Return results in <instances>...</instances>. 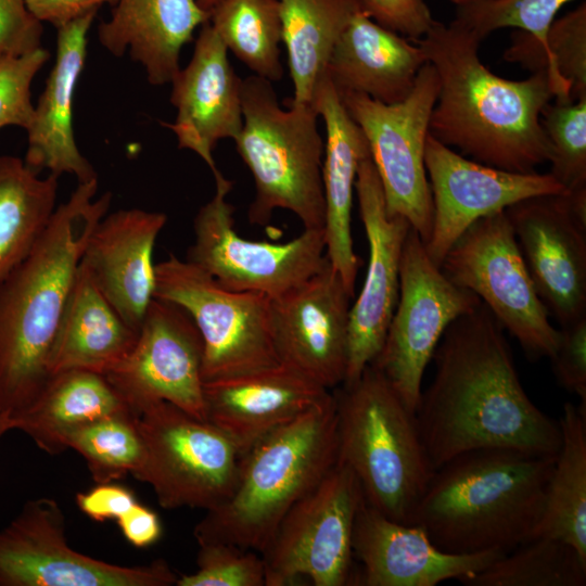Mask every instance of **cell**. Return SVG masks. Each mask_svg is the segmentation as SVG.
<instances>
[{"label":"cell","mask_w":586,"mask_h":586,"mask_svg":"<svg viewBox=\"0 0 586 586\" xmlns=\"http://www.w3.org/2000/svg\"><path fill=\"white\" fill-rule=\"evenodd\" d=\"M369 257L362 288L351 306L347 365L342 384L354 382L379 354L399 294V265L411 229L402 216L388 215L371 156L358 167L355 183Z\"/></svg>","instance_id":"obj_20"},{"label":"cell","mask_w":586,"mask_h":586,"mask_svg":"<svg viewBox=\"0 0 586 586\" xmlns=\"http://www.w3.org/2000/svg\"><path fill=\"white\" fill-rule=\"evenodd\" d=\"M282 42L288 52L293 97L285 103L311 104L332 50L361 0H278Z\"/></svg>","instance_id":"obj_31"},{"label":"cell","mask_w":586,"mask_h":586,"mask_svg":"<svg viewBox=\"0 0 586 586\" xmlns=\"http://www.w3.org/2000/svg\"><path fill=\"white\" fill-rule=\"evenodd\" d=\"M98 178L59 205L30 253L0 279V410L16 415L51 379L49 356L86 243L107 214Z\"/></svg>","instance_id":"obj_3"},{"label":"cell","mask_w":586,"mask_h":586,"mask_svg":"<svg viewBox=\"0 0 586 586\" xmlns=\"http://www.w3.org/2000/svg\"><path fill=\"white\" fill-rule=\"evenodd\" d=\"M198 545V569L178 576L177 586H265L259 552L219 542Z\"/></svg>","instance_id":"obj_39"},{"label":"cell","mask_w":586,"mask_h":586,"mask_svg":"<svg viewBox=\"0 0 586 586\" xmlns=\"http://www.w3.org/2000/svg\"><path fill=\"white\" fill-rule=\"evenodd\" d=\"M558 421L561 445L534 536L563 540L586 559V409L566 403Z\"/></svg>","instance_id":"obj_32"},{"label":"cell","mask_w":586,"mask_h":586,"mask_svg":"<svg viewBox=\"0 0 586 586\" xmlns=\"http://www.w3.org/2000/svg\"><path fill=\"white\" fill-rule=\"evenodd\" d=\"M124 537L137 548L154 545L163 534L158 515L139 501L116 519Z\"/></svg>","instance_id":"obj_47"},{"label":"cell","mask_w":586,"mask_h":586,"mask_svg":"<svg viewBox=\"0 0 586 586\" xmlns=\"http://www.w3.org/2000/svg\"><path fill=\"white\" fill-rule=\"evenodd\" d=\"M48 59L49 52L40 48L20 58L0 60V128L27 129L34 113L31 82Z\"/></svg>","instance_id":"obj_41"},{"label":"cell","mask_w":586,"mask_h":586,"mask_svg":"<svg viewBox=\"0 0 586 586\" xmlns=\"http://www.w3.org/2000/svg\"><path fill=\"white\" fill-rule=\"evenodd\" d=\"M117 0H26L29 11L40 21L55 28L88 13L98 12L105 3L114 5Z\"/></svg>","instance_id":"obj_46"},{"label":"cell","mask_w":586,"mask_h":586,"mask_svg":"<svg viewBox=\"0 0 586 586\" xmlns=\"http://www.w3.org/2000/svg\"><path fill=\"white\" fill-rule=\"evenodd\" d=\"M217 1L218 0H196L198 4L207 12H209V10Z\"/></svg>","instance_id":"obj_49"},{"label":"cell","mask_w":586,"mask_h":586,"mask_svg":"<svg viewBox=\"0 0 586 586\" xmlns=\"http://www.w3.org/2000/svg\"><path fill=\"white\" fill-rule=\"evenodd\" d=\"M502 331L482 303L451 322L434 351L435 374L416 410L434 470L479 448L537 456L560 449L559 421L526 394Z\"/></svg>","instance_id":"obj_1"},{"label":"cell","mask_w":586,"mask_h":586,"mask_svg":"<svg viewBox=\"0 0 586 586\" xmlns=\"http://www.w3.org/2000/svg\"><path fill=\"white\" fill-rule=\"evenodd\" d=\"M138 334L79 263L51 347L49 371L105 374L128 356Z\"/></svg>","instance_id":"obj_29"},{"label":"cell","mask_w":586,"mask_h":586,"mask_svg":"<svg viewBox=\"0 0 586 586\" xmlns=\"http://www.w3.org/2000/svg\"><path fill=\"white\" fill-rule=\"evenodd\" d=\"M0 413H1V410H0Z\"/></svg>","instance_id":"obj_51"},{"label":"cell","mask_w":586,"mask_h":586,"mask_svg":"<svg viewBox=\"0 0 586 586\" xmlns=\"http://www.w3.org/2000/svg\"><path fill=\"white\" fill-rule=\"evenodd\" d=\"M12 430V422L10 415L8 412L0 413V438L8 432Z\"/></svg>","instance_id":"obj_48"},{"label":"cell","mask_w":586,"mask_h":586,"mask_svg":"<svg viewBox=\"0 0 586 586\" xmlns=\"http://www.w3.org/2000/svg\"><path fill=\"white\" fill-rule=\"evenodd\" d=\"M136 417L144 458L133 476L153 488L161 507L208 511L230 497L242 455L220 429L167 402Z\"/></svg>","instance_id":"obj_9"},{"label":"cell","mask_w":586,"mask_h":586,"mask_svg":"<svg viewBox=\"0 0 586 586\" xmlns=\"http://www.w3.org/2000/svg\"><path fill=\"white\" fill-rule=\"evenodd\" d=\"M209 24L227 50L256 76L280 80L282 24L278 0H218Z\"/></svg>","instance_id":"obj_34"},{"label":"cell","mask_w":586,"mask_h":586,"mask_svg":"<svg viewBox=\"0 0 586 586\" xmlns=\"http://www.w3.org/2000/svg\"><path fill=\"white\" fill-rule=\"evenodd\" d=\"M438 90L437 73L428 62L411 92L397 103L386 104L362 93L337 91L366 136L387 214L406 218L423 244L430 239L433 219L424 151Z\"/></svg>","instance_id":"obj_12"},{"label":"cell","mask_w":586,"mask_h":586,"mask_svg":"<svg viewBox=\"0 0 586 586\" xmlns=\"http://www.w3.org/2000/svg\"><path fill=\"white\" fill-rule=\"evenodd\" d=\"M95 15L91 12L56 28L55 62L26 129L25 164L37 174L49 170L56 177L73 175L78 183L97 179L92 165L77 146L73 128L75 88L85 66L87 35Z\"/></svg>","instance_id":"obj_25"},{"label":"cell","mask_w":586,"mask_h":586,"mask_svg":"<svg viewBox=\"0 0 586 586\" xmlns=\"http://www.w3.org/2000/svg\"><path fill=\"white\" fill-rule=\"evenodd\" d=\"M361 3L373 21L410 40L422 38L436 23L426 0H361Z\"/></svg>","instance_id":"obj_44"},{"label":"cell","mask_w":586,"mask_h":586,"mask_svg":"<svg viewBox=\"0 0 586 586\" xmlns=\"http://www.w3.org/2000/svg\"><path fill=\"white\" fill-rule=\"evenodd\" d=\"M313 103L327 133L322 160L326 256L354 296L361 259L354 251L351 215L358 167L370 155L369 144L327 72L316 86Z\"/></svg>","instance_id":"obj_26"},{"label":"cell","mask_w":586,"mask_h":586,"mask_svg":"<svg viewBox=\"0 0 586 586\" xmlns=\"http://www.w3.org/2000/svg\"><path fill=\"white\" fill-rule=\"evenodd\" d=\"M558 347L550 358L558 383L579 398L586 409V316L561 326Z\"/></svg>","instance_id":"obj_42"},{"label":"cell","mask_w":586,"mask_h":586,"mask_svg":"<svg viewBox=\"0 0 586 586\" xmlns=\"http://www.w3.org/2000/svg\"><path fill=\"white\" fill-rule=\"evenodd\" d=\"M337 460V412L331 394L242 456L237 485L195 525L196 543L262 552L289 510Z\"/></svg>","instance_id":"obj_5"},{"label":"cell","mask_w":586,"mask_h":586,"mask_svg":"<svg viewBox=\"0 0 586 586\" xmlns=\"http://www.w3.org/2000/svg\"><path fill=\"white\" fill-rule=\"evenodd\" d=\"M123 412L131 411L104 374L67 370L53 374L37 399L10 418L12 430L25 433L44 453L58 455L67 449L66 438L75 429Z\"/></svg>","instance_id":"obj_30"},{"label":"cell","mask_w":586,"mask_h":586,"mask_svg":"<svg viewBox=\"0 0 586 586\" xmlns=\"http://www.w3.org/2000/svg\"><path fill=\"white\" fill-rule=\"evenodd\" d=\"M538 296L560 326L586 316V188L505 209Z\"/></svg>","instance_id":"obj_16"},{"label":"cell","mask_w":586,"mask_h":586,"mask_svg":"<svg viewBox=\"0 0 586 586\" xmlns=\"http://www.w3.org/2000/svg\"><path fill=\"white\" fill-rule=\"evenodd\" d=\"M137 502L131 489L114 482L97 484L90 491L76 495L80 511L95 522L116 520Z\"/></svg>","instance_id":"obj_45"},{"label":"cell","mask_w":586,"mask_h":586,"mask_svg":"<svg viewBox=\"0 0 586 586\" xmlns=\"http://www.w3.org/2000/svg\"><path fill=\"white\" fill-rule=\"evenodd\" d=\"M428 63L422 48L358 11L337 39L327 74L339 92L362 93L382 103L403 101Z\"/></svg>","instance_id":"obj_27"},{"label":"cell","mask_w":586,"mask_h":586,"mask_svg":"<svg viewBox=\"0 0 586 586\" xmlns=\"http://www.w3.org/2000/svg\"><path fill=\"white\" fill-rule=\"evenodd\" d=\"M424 165L433 203L425 251L436 266L476 220L522 200L566 190L550 173H515L492 167L455 152L429 133Z\"/></svg>","instance_id":"obj_18"},{"label":"cell","mask_w":586,"mask_h":586,"mask_svg":"<svg viewBox=\"0 0 586 586\" xmlns=\"http://www.w3.org/2000/svg\"><path fill=\"white\" fill-rule=\"evenodd\" d=\"M330 394V390L278 364L204 382L205 419L220 429L243 456Z\"/></svg>","instance_id":"obj_23"},{"label":"cell","mask_w":586,"mask_h":586,"mask_svg":"<svg viewBox=\"0 0 586 586\" xmlns=\"http://www.w3.org/2000/svg\"><path fill=\"white\" fill-rule=\"evenodd\" d=\"M352 546L354 559L361 564L357 585L364 586H436L448 579L462 582L505 555L446 552L419 525L391 520L366 500L356 515Z\"/></svg>","instance_id":"obj_22"},{"label":"cell","mask_w":586,"mask_h":586,"mask_svg":"<svg viewBox=\"0 0 586 586\" xmlns=\"http://www.w3.org/2000/svg\"><path fill=\"white\" fill-rule=\"evenodd\" d=\"M461 583L468 586H585L586 559L563 540L534 536Z\"/></svg>","instance_id":"obj_35"},{"label":"cell","mask_w":586,"mask_h":586,"mask_svg":"<svg viewBox=\"0 0 586 586\" xmlns=\"http://www.w3.org/2000/svg\"><path fill=\"white\" fill-rule=\"evenodd\" d=\"M570 1L486 0L458 7L454 22L473 33L481 41L500 28L511 27L525 31L540 42L552 63L547 48V34L559 10Z\"/></svg>","instance_id":"obj_38"},{"label":"cell","mask_w":586,"mask_h":586,"mask_svg":"<svg viewBox=\"0 0 586 586\" xmlns=\"http://www.w3.org/2000/svg\"><path fill=\"white\" fill-rule=\"evenodd\" d=\"M329 259L301 284L270 298V328L280 364L331 390L345 380L351 300Z\"/></svg>","instance_id":"obj_19"},{"label":"cell","mask_w":586,"mask_h":586,"mask_svg":"<svg viewBox=\"0 0 586 586\" xmlns=\"http://www.w3.org/2000/svg\"><path fill=\"white\" fill-rule=\"evenodd\" d=\"M556 456L479 448L435 469L409 524L440 549L507 553L534 536Z\"/></svg>","instance_id":"obj_4"},{"label":"cell","mask_w":586,"mask_h":586,"mask_svg":"<svg viewBox=\"0 0 586 586\" xmlns=\"http://www.w3.org/2000/svg\"><path fill=\"white\" fill-rule=\"evenodd\" d=\"M66 447L84 457L97 484L133 475L144 458L143 440L131 412L100 418L75 429L66 438Z\"/></svg>","instance_id":"obj_36"},{"label":"cell","mask_w":586,"mask_h":586,"mask_svg":"<svg viewBox=\"0 0 586 586\" xmlns=\"http://www.w3.org/2000/svg\"><path fill=\"white\" fill-rule=\"evenodd\" d=\"M104 375L135 416L167 402L206 420L202 339L174 303L152 300L133 348Z\"/></svg>","instance_id":"obj_17"},{"label":"cell","mask_w":586,"mask_h":586,"mask_svg":"<svg viewBox=\"0 0 586 586\" xmlns=\"http://www.w3.org/2000/svg\"><path fill=\"white\" fill-rule=\"evenodd\" d=\"M364 501L358 479L336 460L289 510L260 552L265 586L293 585L302 577L315 586L357 585L352 540Z\"/></svg>","instance_id":"obj_10"},{"label":"cell","mask_w":586,"mask_h":586,"mask_svg":"<svg viewBox=\"0 0 586 586\" xmlns=\"http://www.w3.org/2000/svg\"><path fill=\"white\" fill-rule=\"evenodd\" d=\"M449 1L455 3L457 7H460V5L471 4V3L486 1V0H449Z\"/></svg>","instance_id":"obj_50"},{"label":"cell","mask_w":586,"mask_h":586,"mask_svg":"<svg viewBox=\"0 0 586 586\" xmlns=\"http://www.w3.org/2000/svg\"><path fill=\"white\" fill-rule=\"evenodd\" d=\"M416 41L435 68L440 90L430 135L479 163L532 173L550 158L540 124L553 98L545 72L522 80L492 73L481 61V40L454 21L433 27Z\"/></svg>","instance_id":"obj_2"},{"label":"cell","mask_w":586,"mask_h":586,"mask_svg":"<svg viewBox=\"0 0 586 586\" xmlns=\"http://www.w3.org/2000/svg\"><path fill=\"white\" fill-rule=\"evenodd\" d=\"M241 102L243 126L234 142L255 183L250 222L264 226L281 208L292 212L304 229H323L324 144L314 103L284 102L282 109L271 81L256 75L242 79Z\"/></svg>","instance_id":"obj_7"},{"label":"cell","mask_w":586,"mask_h":586,"mask_svg":"<svg viewBox=\"0 0 586 586\" xmlns=\"http://www.w3.org/2000/svg\"><path fill=\"white\" fill-rule=\"evenodd\" d=\"M333 394L337 461L354 472L368 505L409 524L435 471L416 413L372 364Z\"/></svg>","instance_id":"obj_6"},{"label":"cell","mask_w":586,"mask_h":586,"mask_svg":"<svg viewBox=\"0 0 586 586\" xmlns=\"http://www.w3.org/2000/svg\"><path fill=\"white\" fill-rule=\"evenodd\" d=\"M167 217L140 208L106 214L86 243L80 265L119 316L140 330L154 298L153 250Z\"/></svg>","instance_id":"obj_24"},{"label":"cell","mask_w":586,"mask_h":586,"mask_svg":"<svg viewBox=\"0 0 586 586\" xmlns=\"http://www.w3.org/2000/svg\"><path fill=\"white\" fill-rule=\"evenodd\" d=\"M227 52L209 22L203 24L189 64L170 81L176 119L161 123L175 133L179 149L193 151L207 164L215 181L224 176L213 157L214 148L221 139L234 140L243 126L242 79Z\"/></svg>","instance_id":"obj_21"},{"label":"cell","mask_w":586,"mask_h":586,"mask_svg":"<svg viewBox=\"0 0 586 586\" xmlns=\"http://www.w3.org/2000/svg\"><path fill=\"white\" fill-rule=\"evenodd\" d=\"M440 268L482 301L530 358H551L560 332L537 294L505 211L476 220L453 244Z\"/></svg>","instance_id":"obj_11"},{"label":"cell","mask_w":586,"mask_h":586,"mask_svg":"<svg viewBox=\"0 0 586 586\" xmlns=\"http://www.w3.org/2000/svg\"><path fill=\"white\" fill-rule=\"evenodd\" d=\"M208 20L196 0H117L110 20L98 26V39L117 58L129 51L149 82L162 86L180 69L182 47Z\"/></svg>","instance_id":"obj_28"},{"label":"cell","mask_w":586,"mask_h":586,"mask_svg":"<svg viewBox=\"0 0 586 586\" xmlns=\"http://www.w3.org/2000/svg\"><path fill=\"white\" fill-rule=\"evenodd\" d=\"M540 124L550 146V174L566 190L586 188V97L548 103Z\"/></svg>","instance_id":"obj_37"},{"label":"cell","mask_w":586,"mask_h":586,"mask_svg":"<svg viewBox=\"0 0 586 586\" xmlns=\"http://www.w3.org/2000/svg\"><path fill=\"white\" fill-rule=\"evenodd\" d=\"M58 178H40L23 160L0 155V279L34 249L56 208Z\"/></svg>","instance_id":"obj_33"},{"label":"cell","mask_w":586,"mask_h":586,"mask_svg":"<svg viewBox=\"0 0 586 586\" xmlns=\"http://www.w3.org/2000/svg\"><path fill=\"white\" fill-rule=\"evenodd\" d=\"M216 182V192L193 221L194 242L187 260L228 290L279 296L319 271L327 262L323 229H304L284 243L254 241L234 229V207L226 196L232 181Z\"/></svg>","instance_id":"obj_14"},{"label":"cell","mask_w":586,"mask_h":586,"mask_svg":"<svg viewBox=\"0 0 586 586\" xmlns=\"http://www.w3.org/2000/svg\"><path fill=\"white\" fill-rule=\"evenodd\" d=\"M40 22L26 0H0V60L20 58L41 47Z\"/></svg>","instance_id":"obj_43"},{"label":"cell","mask_w":586,"mask_h":586,"mask_svg":"<svg viewBox=\"0 0 586 586\" xmlns=\"http://www.w3.org/2000/svg\"><path fill=\"white\" fill-rule=\"evenodd\" d=\"M546 40L556 71L570 87L571 99L586 97V3L555 20Z\"/></svg>","instance_id":"obj_40"},{"label":"cell","mask_w":586,"mask_h":586,"mask_svg":"<svg viewBox=\"0 0 586 586\" xmlns=\"http://www.w3.org/2000/svg\"><path fill=\"white\" fill-rule=\"evenodd\" d=\"M154 297L181 307L203 343L204 382L280 364L270 328V297L237 292L170 254L155 265Z\"/></svg>","instance_id":"obj_8"},{"label":"cell","mask_w":586,"mask_h":586,"mask_svg":"<svg viewBox=\"0 0 586 586\" xmlns=\"http://www.w3.org/2000/svg\"><path fill=\"white\" fill-rule=\"evenodd\" d=\"M482 301L451 282L411 228L399 265L398 301L383 345L371 362L416 413L426 366L448 326Z\"/></svg>","instance_id":"obj_13"},{"label":"cell","mask_w":586,"mask_h":586,"mask_svg":"<svg viewBox=\"0 0 586 586\" xmlns=\"http://www.w3.org/2000/svg\"><path fill=\"white\" fill-rule=\"evenodd\" d=\"M178 575L163 559L119 565L74 550L56 500H28L0 530V586H171Z\"/></svg>","instance_id":"obj_15"}]
</instances>
